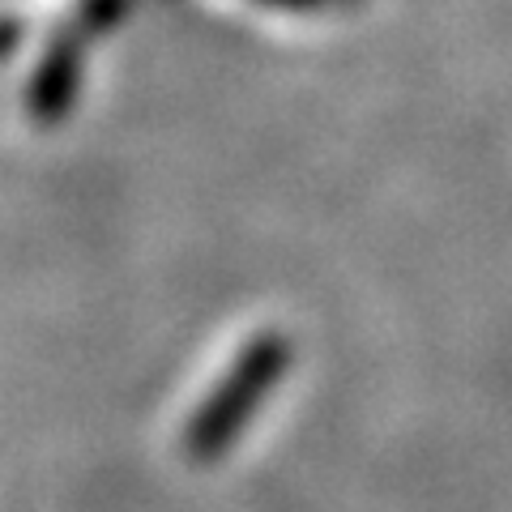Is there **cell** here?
Instances as JSON below:
<instances>
[{
	"mask_svg": "<svg viewBox=\"0 0 512 512\" xmlns=\"http://www.w3.org/2000/svg\"><path fill=\"white\" fill-rule=\"evenodd\" d=\"M286 367V342L282 338H261L244 359L235 363V372L227 376V384L210 397V406L197 414V423L188 427V448L192 457H218L227 440L235 436L244 419L252 414V406L261 402V393L282 376Z\"/></svg>",
	"mask_w": 512,
	"mask_h": 512,
	"instance_id": "obj_1",
	"label": "cell"
}]
</instances>
